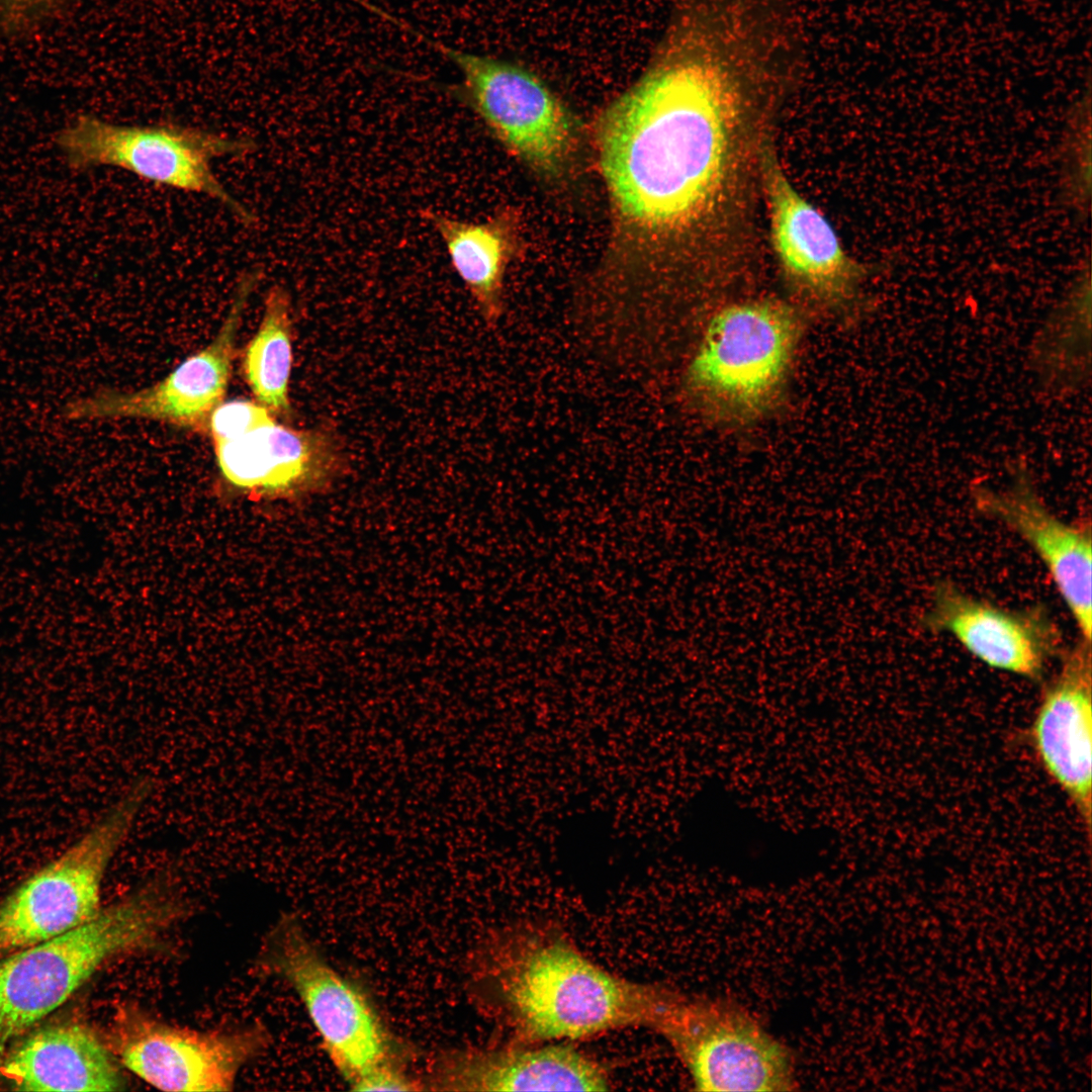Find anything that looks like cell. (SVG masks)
Returning a JSON list of instances; mask_svg holds the SVG:
<instances>
[{"mask_svg":"<svg viewBox=\"0 0 1092 1092\" xmlns=\"http://www.w3.org/2000/svg\"><path fill=\"white\" fill-rule=\"evenodd\" d=\"M799 65L792 30L764 0H675L646 73L599 121L601 172L623 231L651 243L706 218L757 94Z\"/></svg>","mask_w":1092,"mask_h":1092,"instance_id":"6da1fadb","label":"cell"},{"mask_svg":"<svg viewBox=\"0 0 1092 1092\" xmlns=\"http://www.w3.org/2000/svg\"><path fill=\"white\" fill-rule=\"evenodd\" d=\"M469 986L512 1041L579 1039L625 1027L657 1030L671 988L620 978L561 931L522 923L494 932L470 964Z\"/></svg>","mask_w":1092,"mask_h":1092,"instance_id":"7a4b0ae2","label":"cell"},{"mask_svg":"<svg viewBox=\"0 0 1092 1092\" xmlns=\"http://www.w3.org/2000/svg\"><path fill=\"white\" fill-rule=\"evenodd\" d=\"M169 885L150 882L86 923L0 959V1056L105 963L154 947L181 918Z\"/></svg>","mask_w":1092,"mask_h":1092,"instance_id":"3957f363","label":"cell"},{"mask_svg":"<svg viewBox=\"0 0 1092 1092\" xmlns=\"http://www.w3.org/2000/svg\"><path fill=\"white\" fill-rule=\"evenodd\" d=\"M803 331L797 309L777 299L720 308L684 368L685 396L721 424L746 426L763 419L785 394Z\"/></svg>","mask_w":1092,"mask_h":1092,"instance_id":"277c9868","label":"cell"},{"mask_svg":"<svg viewBox=\"0 0 1092 1092\" xmlns=\"http://www.w3.org/2000/svg\"><path fill=\"white\" fill-rule=\"evenodd\" d=\"M382 18L427 43L459 70V83L446 86L468 106L507 151L534 173L561 177L577 146L573 116L533 72L493 57L448 47L383 12Z\"/></svg>","mask_w":1092,"mask_h":1092,"instance_id":"5b68a950","label":"cell"},{"mask_svg":"<svg viewBox=\"0 0 1092 1092\" xmlns=\"http://www.w3.org/2000/svg\"><path fill=\"white\" fill-rule=\"evenodd\" d=\"M57 145L73 170L111 166L155 185L205 195L218 201L243 224L257 218L219 182L215 159L255 153L256 141L175 123L116 124L82 114L59 131Z\"/></svg>","mask_w":1092,"mask_h":1092,"instance_id":"8992f818","label":"cell"},{"mask_svg":"<svg viewBox=\"0 0 1092 1092\" xmlns=\"http://www.w3.org/2000/svg\"><path fill=\"white\" fill-rule=\"evenodd\" d=\"M153 787L148 778L136 780L65 851L0 900V959L64 934L97 915L105 873Z\"/></svg>","mask_w":1092,"mask_h":1092,"instance_id":"52a82bcc","label":"cell"},{"mask_svg":"<svg viewBox=\"0 0 1092 1092\" xmlns=\"http://www.w3.org/2000/svg\"><path fill=\"white\" fill-rule=\"evenodd\" d=\"M259 963L297 994L326 1053L349 1085L397 1062L395 1043L369 997L333 967L295 916L284 915L275 923Z\"/></svg>","mask_w":1092,"mask_h":1092,"instance_id":"ba28073f","label":"cell"},{"mask_svg":"<svg viewBox=\"0 0 1092 1092\" xmlns=\"http://www.w3.org/2000/svg\"><path fill=\"white\" fill-rule=\"evenodd\" d=\"M657 1032L673 1048L698 1091L795 1088L791 1051L735 1002L672 989Z\"/></svg>","mask_w":1092,"mask_h":1092,"instance_id":"9c48e42d","label":"cell"},{"mask_svg":"<svg viewBox=\"0 0 1092 1092\" xmlns=\"http://www.w3.org/2000/svg\"><path fill=\"white\" fill-rule=\"evenodd\" d=\"M267 1038L258 1025L197 1031L123 1003L105 1042L121 1066L159 1089L230 1091L241 1070L266 1049Z\"/></svg>","mask_w":1092,"mask_h":1092,"instance_id":"30bf717a","label":"cell"},{"mask_svg":"<svg viewBox=\"0 0 1092 1092\" xmlns=\"http://www.w3.org/2000/svg\"><path fill=\"white\" fill-rule=\"evenodd\" d=\"M259 272L245 274L218 333L161 381L135 391L101 389L72 398L63 414L70 421L146 419L184 428H206L223 401L235 356L236 339Z\"/></svg>","mask_w":1092,"mask_h":1092,"instance_id":"8fae6325","label":"cell"},{"mask_svg":"<svg viewBox=\"0 0 1092 1092\" xmlns=\"http://www.w3.org/2000/svg\"><path fill=\"white\" fill-rule=\"evenodd\" d=\"M213 445L224 487L251 499H295L318 493L346 468L339 438L323 427L298 430L273 419Z\"/></svg>","mask_w":1092,"mask_h":1092,"instance_id":"7c38bea8","label":"cell"},{"mask_svg":"<svg viewBox=\"0 0 1092 1092\" xmlns=\"http://www.w3.org/2000/svg\"><path fill=\"white\" fill-rule=\"evenodd\" d=\"M761 169L777 258L791 283L826 306L854 300L867 269L852 259L826 217L792 185L776 155L764 148Z\"/></svg>","mask_w":1092,"mask_h":1092,"instance_id":"4fadbf2b","label":"cell"},{"mask_svg":"<svg viewBox=\"0 0 1092 1092\" xmlns=\"http://www.w3.org/2000/svg\"><path fill=\"white\" fill-rule=\"evenodd\" d=\"M921 623L928 631L949 634L986 665L1034 681L1063 651L1061 631L1043 607L1004 609L946 579L935 583Z\"/></svg>","mask_w":1092,"mask_h":1092,"instance_id":"5bb4252c","label":"cell"},{"mask_svg":"<svg viewBox=\"0 0 1092 1092\" xmlns=\"http://www.w3.org/2000/svg\"><path fill=\"white\" fill-rule=\"evenodd\" d=\"M976 509L1017 534L1048 569L1081 638L1091 642L1092 539L1089 524L1057 517L1036 490L1025 463L1017 462L1008 486L971 489Z\"/></svg>","mask_w":1092,"mask_h":1092,"instance_id":"9a60e30c","label":"cell"},{"mask_svg":"<svg viewBox=\"0 0 1092 1092\" xmlns=\"http://www.w3.org/2000/svg\"><path fill=\"white\" fill-rule=\"evenodd\" d=\"M1060 655V669L1042 691L1028 735L1041 766L1073 803L1090 835L1091 642L1081 638Z\"/></svg>","mask_w":1092,"mask_h":1092,"instance_id":"2e32d148","label":"cell"},{"mask_svg":"<svg viewBox=\"0 0 1092 1092\" xmlns=\"http://www.w3.org/2000/svg\"><path fill=\"white\" fill-rule=\"evenodd\" d=\"M424 1084L439 1091H606L610 1082L598 1062L572 1046L512 1041L446 1051Z\"/></svg>","mask_w":1092,"mask_h":1092,"instance_id":"e0dca14e","label":"cell"},{"mask_svg":"<svg viewBox=\"0 0 1092 1092\" xmlns=\"http://www.w3.org/2000/svg\"><path fill=\"white\" fill-rule=\"evenodd\" d=\"M0 1076L18 1091H117L125 1085L105 1040L79 1021L28 1031L1 1055Z\"/></svg>","mask_w":1092,"mask_h":1092,"instance_id":"ac0fdd59","label":"cell"},{"mask_svg":"<svg viewBox=\"0 0 1092 1092\" xmlns=\"http://www.w3.org/2000/svg\"><path fill=\"white\" fill-rule=\"evenodd\" d=\"M421 216L441 238L484 322L496 324L504 309L505 274L515 250L512 215L499 211L485 221L472 222L424 209Z\"/></svg>","mask_w":1092,"mask_h":1092,"instance_id":"d6986e66","label":"cell"},{"mask_svg":"<svg viewBox=\"0 0 1092 1092\" xmlns=\"http://www.w3.org/2000/svg\"><path fill=\"white\" fill-rule=\"evenodd\" d=\"M1090 313L1091 277L1087 258L1034 346V363L1050 385L1075 387L1088 374Z\"/></svg>","mask_w":1092,"mask_h":1092,"instance_id":"ffe728a7","label":"cell"},{"mask_svg":"<svg viewBox=\"0 0 1092 1092\" xmlns=\"http://www.w3.org/2000/svg\"><path fill=\"white\" fill-rule=\"evenodd\" d=\"M291 328L290 295L282 286L274 285L267 292L260 326L245 349L242 363L257 401L273 415L283 416L290 411Z\"/></svg>","mask_w":1092,"mask_h":1092,"instance_id":"44dd1931","label":"cell"},{"mask_svg":"<svg viewBox=\"0 0 1092 1092\" xmlns=\"http://www.w3.org/2000/svg\"><path fill=\"white\" fill-rule=\"evenodd\" d=\"M1090 97L1077 103L1069 114L1060 147L1062 201L1086 217L1091 201Z\"/></svg>","mask_w":1092,"mask_h":1092,"instance_id":"7402d4cb","label":"cell"},{"mask_svg":"<svg viewBox=\"0 0 1092 1092\" xmlns=\"http://www.w3.org/2000/svg\"><path fill=\"white\" fill-rule=\"evenodd\" d=\"M73 0H0V36L33 35L65 14Z\"/></svg>","mask_w":1092,"mask_h":1092,"instance_id":"603a6c76","label":"cell"},{"mask_svg":"<svg viewBox=\"0 0 1092 1092\" xmlns=\"http://www.w3.org/2000/svg\"><path fill=\"white\" fill-rule=\"evenodd\" d=\"M273 414L258 401L234 399L221 401L210 414L207 428L213 442L245 435L273 420Z\"/></svg>","mask_w":1092,"mask_h":1092,"instance_id":"cb8c5ba5","label":"cell"},{"mask_svg":"<svg viewBox=\"0 0 1092 1092\" xmlns=\"http://www.w3.org/2000/svg\"><path fill=\"white\" fill-rule=\"evenodd\" d=\"M422 1085L395 1062L373 1069L350 1086L356 1091H416L424 1089Z\"/></svg>","mask_w":1092,"mask_h":1092,"instance_id":"d4e9b609","label":"cell"}]
</instances>
